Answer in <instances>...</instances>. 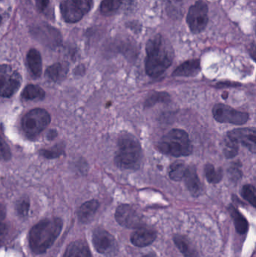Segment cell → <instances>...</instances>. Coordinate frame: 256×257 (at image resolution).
<instances>
[{
	"instance_id": "cell-8",
	"label": "cell",
	"mask_w": 256,
	"mask_h": 257,
	"mask_svg": "<svg viewBox=\"0 0 256 257\" xmlns=\"http://www.w3.org/2000/svg\"><path fill=\"white\" fill-rule=\"evenodd\" d=\"M188 26L193 33H200L208 23V8L202 0H198L189 8L186 18Z\"/></svg>"
},
{
	"instance_id": "cell-34",
	"label": "cell",
	"mask_w": 256,
	"mask_h": 257,
	"mask_svg": "<svg viewBox=\"0 0 256 257\" xmlns=\"http://www.w3.org/2000/svg\"><path fill=\"white\" fill-rule=\"evenodd\" d=\"M62 153H63L62 147L57 145V146L54 147L52 149L44 150V151H42V154L44 157H47V158L53 159L60 157Z\"/></svg>"
},
{
	"instance_id": "cell-35",
	"label": "cell",
	"mask_w": 256,
	"mask_h": 257,
	"mask_svg": "<svg viewBox=\"0 0 256 257\" xmlns=\"http://www.w3.org/2000/svg\"><path fill=\"white\" fill-rule=\"evenodd\" d=\"M34 3L36 9L40 12H42L48 7L49 0H34Z\"/></svg>"
},
{
	"instance_id": "cell-14",
	"label": "cell",
	"mask_w": 256,
	"mask_h": 257,
	"mask_svg": "<svg viewBox=\"0 0 256 257\" xmlns=\"http://www.w3.org/2000/svg\"><path fill=\"white\" fill-rule=\"evenodd\" d=\"M156 232L153 229L139 228L130 237L131 242L136 247H144L151 244L156 240Z\"/></svg>"
},
{
	"instance_id": "cell-32",
	"label": "cell",
	"mask_w": 256,
	"mask_h": 257,
	"mask_svg": "<svg viewBox=\"0 0 256 257\" xmlns=\"http://www.w3.org/2000/svg\"><path fill=\"white\" fill-rule=\"evenodd\" d=\"M30 211V202L27 199H23L20 200L16 205V211L18 215L25 217L28 215Z\"/></svg>"
},
{
	"instance_id": "cell-12",
	"label": "cell",
	"mask_w": 256,
	"mask_h": 257,
	"mask_svg": "<svg viewBox=\"0 0 256 257\" xmlns=\"http://www.w3.org/2000/svg\"><path fill=\"white\" fill-rule=\"evenodd\" d=\"M32 34L38 41L50 48H56L62 42L60 32L57 29L45 24L37 26L36 28L33 29Z\"/></svg>"
},
{
	"instance_id": "cell-7",
	"label": "cell",
	"mask_w": 256,
	"mask_h": 257,
	"mask_svg": "<svg viewBox=\"0 0 256 257\" xmlns=\"http://www.w3.org/2000/svg\"><path fill=\"white\" fill-rule=\"evenodd\" d=\"M21 75L9 65H0V96L10 97L21 84Z\"/></svg>"
},
{
	"instance_id": "cell-18",
	"label": "cell",
	"mask_w": 256,
	"mask_h": 257,
	"mask_svg": "<svg viewBox=\"0 0 256 257\" xmlns=\"http://www.w3.org/2000/svg\"><path fill=\"white\" fill-rule=\"evenodd\" d=\"M27 63L34 76L40 77L42 73V60L40 53L36 49H31L27 56Z\"/></svg>"
},
{
	"instance_id": "cell-3",
	"label": "cell",
	"mask_w": 256,
	"mask_h": 257,
	"mask_svg": "<svg viewBox=\"0 0 256 257\" xmlns=\"http://www.w3.org/2000/svg\"><path fill=\"white\" fill-rule=\"evenodd\" d=\"M142 149L136 138L131 134H123L117 142L114 163L122 170H138L141 167Z\"/></svg>"
},
{
	"instance_id": "cell-41",
	"label": "cell",
	"mask_w": 256,
	"mask_h": 257,
	"mask_svg": "<svg viewBox=\"0 0 256 257\" xmlns=\"http://www.w3.org/2000/svg\"><path fill=\"white\" fill-rule=\"evenodd\" d=\"M1 21H2V18H1V16H0V23H1Z\"/></svg>"
},
{
	"instance_id": "cell-37",
	"label": "cell",
	"mask_w": 256,
	"mask_h": 257,
	"mask_svg": "<svg viewBox=\"0 0 256 257\" xmlns=\"http://www.w3.org/2000/svg\"><path fill=\"white\" fill-rule=\"evenodd\" d=\"M57 131H56V130H51V131H49V133H48V136H47V138H48V139H49V140H53V139H54L57 137Z\"/></svg>"
},
{
	"instance_id": "cell-31",
	"label": "cell",
	"mask_w": 256,
	"mask_h": 257,
	"mask_svg": "<svg viewBox=\"0 0 256 257\" xmlns=\"http://www.w3.org/2000/svg\"><path fill=\"white\" fill-rule=\"evenodd\" d=\"M240 165L234 164L228 169V175L230 181L233 183H237L241 179L242 174L241 169H240Z\"/></svg>"
},
{
	"instance_id": "cell-40",
	"label": "cell",
	"mask_w": 256,
	"mask_h": 257,
	"mask_svg": "<svg viewBox=\"0 0 256 257\" xmlns=\"http://www.w3.org/2000/svg\"><path fill=\"white\" fill-rule=\"evenodd\" d=\"M228 96V93H227V92H224L223 94L222 95V98H223L224 99H227Z\"/></svg>"
},
{
	"instance_id": "cell-9",
	"label": "cell",
	"mask_w": 256,
	"mask_h": 257,
	"mask_svg": "<svg viewBox=\"0 0 256 257\" xmlns=\"http://www.w3.org/2000/svg\"><path fill=\"white\" fill-rule=\"evenodd\" d=\"M213 117L219 123H231L234 125L245 124L249 120V114L237 111L225 104H216L213 106Z\"/></svg>"
},
{
	"instance_id": "cell-29",
	"label": "cell",
	"mask_w": 256,
	"mask_h": 257,
	"mask_svg": "<svg viewBox=\"0 0 256 257\" xmlns=\"http://www.w3.org/2000/svg\"><path fill=\"white\" fill-rule=\"evenodd\" d=\"M170 100V95L167 92H155L147 98L144 105L146 108H151L157 103H163Z\"/></svg>"
},
{
	"instance_id": "cell-38",
	"label": "cell",
	"mask_w": 256,
	"mask_h": 257,
	"mask_svg": "<svg viewBox=\"0 0 256 257\" xmlns=\"http://www.w3.org/2000/svg\"><path fill=\"white\" fill-rule=\"evenodd\" d=\"M228 84L229 85L232 86H237L240 85V84H237V83H230V82H223V83H219V84H216V87H225V86H228Z\"/></svg>"
},
{
	"instance_id": "cell-13",
	"label": "cell",
	"mask_w": 256,
	"mask_h": 257,
	"mask_svg": "<svg viewBox=\"0 0 256 257\" xmlns=\"http://www.w3.org/2000/svg\"><path fill=\"white\" fill-rule=\"evenodd\" d=\"M238 144L247 148L252 154L256 152V130L255 128H241L231 130L227 133Z\"/></svg>"
},
{
	"instance_id": "cell-17",
	"label": "cell",
	"mask_w": 256,
	"mask_h": 257,
	"mask_svg": "<svg viewBox=\"0 0 256 257\" xmlns=\"http://www.w3.org/2000/svg\"><path fill=\"white\" fill-rule=\"evenodd\" d=\"M99 203L97 200L88 201L83 204L78 211V217L81 223H88L92 220L96 214Z\"/></svg>"
},
{
	"instance_id": "cell-39",
	"label": "cell",
	"mask_w": 256,
	"mask_h": 257,
	"mask_svg": "<svg viewBox=\"0 0 256 257\" xmlns=\"http://www.w3.org/2000/svg\"><path fill=\"white\" fill-rule=\"evenodd\" d=\"M143 257H158V256H156V253H147V255H145V256H143Z\"/></svg>"
},
{
	"instance_id": "cell-1",
	"label": "cell",
	"mask_w": 256,
	"mask_h": 257,
	"mask_svg": "<svg viewBox=\"0 0 256 257\" xmlns=\"http://www.w3.org/2000/svg\"><path fill=\"white\" fill-rule=\"evenodd\" d=\"M146 51V72L152 78L161 76L172 63V48L161 35H157L147 42Z\"/></svg>"
},
{
	"instance_id": "cell-21",
	"label": "cell",
	"mask_w": 256,
	"mask_h": 257,
	"mask_svg": "<svg viewBox=\"0 0 256 257\" xmlns=\"http://www.w3.org/2000/svg\"><path fill=\"white\" fill-rule=\"evenodd\" d=\"M228 210L231 214V218L234 220V226H235L237 232L240 235L246 233L247 232L248 228H249V223L246 219L232 205L228 206Z\"/></svg>"
},
{
	"instance_id": "cell-28",
	"label": "cell",
	"mask_w": 256,
	"mask_h": 257,
	"mask_svg": "<svg viewBox=\"0 0 256 257\" xmlns=\"http://www.w3.org/2000/svg\"><path fill=\"white\" fill-rule=\"evenodd\" d=\"M123 0H102L101 3V13L105 16H111L119 10Z\"/></svg>"
},
{
	"instance_id": "cell-36",
	"label": "cell",
	"mask_w": 256,
	"mask_h": 257,
	"mask_svg": "<svg viewBox=\"0 0 256 257\" xmlns=\"http://www.w3.org/2000/svg\"><path fill=\"white\" fill-rule=\"evenodd\" d=\"M5 216H6L5 210L0 206V235H3L6 231V226L2 223V221L4 220Z\"/></svg>"
},
{
	"instance_id": "cell-23",
	"label": "cell",
	"mask_w": 256,
	"mask_h": 257,
	"mask_svg": "<svg viewBox=\"0 0 256 257\" xmlns=\"http://www.w3.org/2000/svg\"><path fill=\"white\" fill-rule=\"evenodd\" d=\"M222 146L224 155L226 158H234L238 154L239 144L227 134L222 140Z\"/></svg>"
},
{
	"instance_id": "cell-5",
	"label": "cell",
	"mask_w": 256,
	"mask_h": 257,
	"mask_svg": "<svg viewBox=\"0 0 256 257\" xmlns=\"http://www.w3.org/2000/svg\"><path fill=\"white\" fill-rule=\"evenodd\" d=\"M51 116L46 110L35 108L27 112L22 119V128L28 137L35 138L48 127Z\"/></svg>"
},
{
	"instance_id": "cell-2",
	"label": "cell",
	"mask_w": 256,
	"mask_h": 257,
	"mask_svg": "<svg viewBox=\"0 0 256 257\" xmlns=\"http://www.w3.org/2000/svg\"><path fill=\"white\" fill-rule=\"evenodd\" d=\"M63 229L60 218L46 219L35 225L30 232L29 243L33 253H45L55 242Z\"/></svg>"
},
{
	"instance_id": "cell-30",
	"label": "cell",
	"mask_w": 256,
	"mask_h": 257,
	"mask_svg": "<svg viewBox=\"0 0 256 257\" xmlns=\"http://www.w3.org/2000/svg\"><path fill=\"white\" fill-rule=\"evenodd\" d=\"M241 196L245 200L251 204L253 207L256 206V193L254 186L250 184L244 185L241 190Z\"/></svg>"
},
{
	"instance_id": "cell-42",
	"label": "cell",
	"mask_w": 256,
	"mask_h": 257,
	"mask_svg": "<svg viewBox=\"0 0 256 257\" xmlns=\"http://www.w3.org/2000/svg\"><path fill=\"white\" fill-rule=\"evenodd\" d=\"M0 242H1V240H0Z\"/></svg>"
},
{
	"instance_id": "cell-33",
	"label": "cell",
	"mask_w": 256,
	"mask_h": 257,
	"mask_svg": "<svg viewBox=\"0 0 256 257\" xmlns=\"http://www.w3.org/2000/svg\"><path fill=\"white\" fill-rule=\"evenodd\" d=\"M12 157L10 148L6 143L3 138L0 136V160L7 161Z\"/></svg>"
},
{
	"instance_id": "cell-27",
	"label": "cell",
	"mask_w": 256,
	"mask_h": 257,
	"mask_svg": "<svg viewBox=\"0 0 256 257\" xmlns=\"http://www.w3.org/2000/svg\"><path fill=\"white\" fill-rule=\"evenodd\" d=\"M204 172H205L206 178L207 181L210 184H218L220 182L223 178V171L222 169H216L213 166V165L210 163L206 164L204 167Z\"/></svg>"
},
{
	"instance_id": "cell-26",
	"label": "cell",
	"mask_w": 256,
	"mask_h": 257,
	"mask_svg": "<svg viewBox=\"0 0 256 257\" xmlns=\"http://www.w3.org/2000/svg\"><path fill=\"white\" fill-rule=\"evenodd\" d=\"M188 166L181 161H176L170 166L169 177L172 181H183Z\"/></svg>"
},
{
	"instance_id": "cell-11",
	"label": "cell",
	"mask_w": 256,
	"mask_h": 257,
	"mask_svg": "<svg viewBox=\"0 0 256 257\" xmlns=\"http://www.w3.org/2000/svg\"><path fill=\"white\" fill-rule=\"evenodd\" d=\"M93 244L99 253L113 255L117 250V243L111 233L102 228H98L93 232Z\"/></svg>"
},
{
	"instance_id": "cell-22",
	"label": "cell",
	"mask_w": 256,
	"mask_h": 257,
	"mask_svg": "<svg viewBox=\"0 0 256 257\" xmlns=\"http://www.w3.org/2000/svg\"><path fill=\"white\" fill-rule=\"evenodd\" d=\"M174 242L178 250L185 257H198L196 250L192 247L190 241L186 237L176 235L174 237Z\"/></svg>"
},
{
	"instance_id": "cell-10",
	"label": "cell",
	"mask_w": 256,
	"mask_h": 257,
	"mask_svg": "<svg viewBox=\"0 0 256 257\" xmlns=\"http://www.w3.org/2000/svg\"><path fill=\"white\" fill-rule=\"evenodd\" d=\"M115 218L117 223L123 227L139 229L144 225L143 216L135 208L126 204L117 207Z\"/></svg>"
},
{
	"instance_id": "cell-19",
	"label": "cell",
	"mask_w": 256,
	"mask_h": 257,
	"mask_svg": "<svg viewBox=\"0 0 256 257\" xmlns=\"http://www.w3.org/2000/svg\"><path fill=\"white\" fill-rule=\"evenodd\" d=\"M63 257H91V253L87 244L78 240L68 246Z\"/></svg>"
},
{
	"instance_id": "cell-6",
	"label": "cell",
	"mask_w": 256,
	"mask_h": 257,
	"mask_svg": "<svg viewBox=\"0 0 256 257\" xmlns=\"http://www.w3.org/2000/svg\"><path fill=\"white\" fill-rule=\"evenodd\" d=\"M93 6V0H64L60 4V12L66 22H78L88 13Z\"/></svg>"
},
{
	"instance_id": "cell-15",
	"label": "cell",
	"mask_w": 256,
	"mask_h": 257,
	"mask_svg": "<svg viewBox=\"0 0 256 257\" xmlns=\"http://www.w3.org/2000/svg\"><path fill=\"white\" fill-rule=\"evenodd\" d=\"M183 180L186 184L188 190L192 196L198 197L201 194L202 187H201V182H200L195 166H188L187 170H186Z\"/></svg>"
},
{
	"instance_id": "cell-16",
	"label": "cell",
	"mask_w": 256,
	"mask_h": 257,
	"mask_svg": "<svg viewBox=\"0 0 256 257\" xmlns=\"http://www.w3.org/2000/svg\"><path fill=\"white\" fill-rule=\"evenodd\" d=\"M201 71L199 60H191L184 62L173 72L172 76H195Z\"/></svg>"
},
{
	"instance_id": "cell-24",
	"label": "cell",
	"mask_w": 256,
	"mask_h": 257,
	"mask_svg": "<svg viewBox=\"0 0 256 257\" xmlns=\"http://www.w3.org/2000/svg\"><path fill=\"white\" fill-rule=\"evenodd\" d=\"M45 92L39 86L27 85L22 93V98L25 100H42L45 98Z\"/></svg>"
},
{
	"instance_id": "cell-4",
	"label": "cell",
	"mask_w": 256,
	"mask_h": 257,
	"mask_svg": "<svg viewBox=\"0 0 256 257\" xmlns=\"http://www.w3.org/2000/svg\"><path fill=\"white\" fill-rule=\"evenodd\" d=\"M162 154L174 157H186L193 151L192 142L186 131L174 128L162 137L157 145Z\"/></svg>"
},
{
	"instance_id": "cell-25",
	"label": "cell",
	"mask_w": 256,
	"mask_h": 257,
	"mask_svg": "<svg viewBox=\"0 0 256 257\" xmlns=\"http://www.w3.org/2000/svg\"><path fill=\"white\" fill-rule=\"evenodd\" d=\"M186 0H165V9L170 16L180 18L183 13V7Z\"/></svg>"
},
{
	"instance_id": "cell-20",
	"label": "cell",
	"mask_w": 256,
	"mask_h": 257,
	"mask_svg": "<svg viewBox=\"0 0 256 257\" xmlns=\"http://www.w3.org/2000/svg\"><path fill=\"white\" fill-rule=\"evenodd\" d=\"M68 71H69V67L66 63H55L47 69L45 77L50 81H60L66 76Z\"/></svg>"
}]
</instances>
